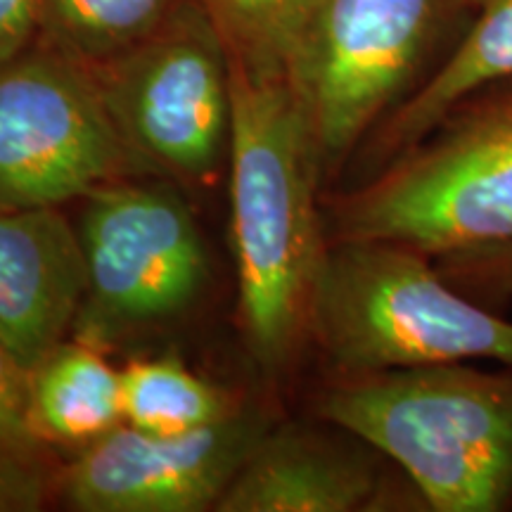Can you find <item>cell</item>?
I'll list each match as a JSON object with an SVG mask.
<instances>
[{"label": "cell", "instance_id": "cell-17", "mask_svg": "<svg viewBox=\"0 0 512 512\" xmlns=\"http://www.w3.org/2000/svg\"><path fill=\"white\" fill-rule=\"evenodd\" d=\"M43 444L31 420L29 370L0 344V453L41 456Z\"/></svg>", "mask_w": 512, "mask_h": 512}, {"label": "cell", "instance_id": "cell-14", "mask_svg": "<svg viewBox=\"0 0 512 512\" xmlns=\"http://www.w3.org/2000/svg\"><path fill=\"white\" fill-rule=\"evenodd\" d=\"M195 0H38L36 41L83 67L128 53Z\"/></svg>", "mask_w": 512, "mask_h": 512}, {"label": "cell", "instance_id": "cell-11", "mask_svg": "<svg viewBox=\"0 0 512 512\" xmlns=\"http://www.w3.org/2000/svg\"><path fill=\"white\" fill-rule=\"evenodd\" d=\"M380 479L366 453L323 434L268 430L226 486L219 512H356L373 508Z\"/></svg>", "mask_w": 512, "mask_h": 512}, {"label": "cell", "instance_id": "cell-7", "mask_svg": "<svg viewBox=\"0 0 512 512\" xmlns=\"http://www.w3.org/2000/svg\"><path fill=\"white\" fill-rule=\"evenodd\" d=\"M79 238L88 292L76 332L95 347L183 316L202 297L209 256L171 188L124 178L83 197Z\"/></svg>", "mask_w": 512, "mask_h": 512}, {"label": "cell", "instance_id": "cell-18", "mask_svg": "<svg viewBox=\"0 0 512 512\" xmlns=\"http://www.w3.org/2000/svg\"><path fill=\"white\" fill-rule=\"evenodd\" d=\"M448 283L475 297H512V240L439 256Z\"/></svg>", "mask_w": 512, "mask_h": 512}, {"label": "cell", "instance_id": "cell-3", "mask_svg": "<svg viewBox=\"0 0 512 512\" xmlns=\"http://www.w3.org/2000/svg\"><path fill=\"white\" fill-rule=\"evenodd\" d=\"M309 332L344 373L475 358L512 368L510 320L463 297L430 256L399 242H328Z\"/></svg>", "mask_w": 512, "mask_h": 512}, {"label": "cell", "instance_id": "cell-5", "mask_svg": "<svg viewBox=\"0 0 512 512\" xmlns=\"http://www.w3.org/2000/svg\"><path fill=\"white\" fill-rule=\"evenodd\" d=\"M460 0H318L287 81L320 169L335 171L403 98Z\"/></svg>", "mask_w": 512, "mask_h": 512}, {"label": "cell", "instance_id": "cell-8", "mask_svg": "<svg viewBox=\"0 0 512 512\" xmlns=\"http://www.w3.org/2000/svg\"><path fill=\"white\" fill-rule=\"evenodd\" d=\"M91 72L119 133L152 171L207 185L228 162L230 62L200 5Z\"/></svg>", "mask_w": 512, "mask_h": 512}, {"label": "cell", "instance_id": "cell-10", "mask_svg": "<svg viewBox=\"0 0 512 512\" xmlns=\"http://www.w3.org/2000/svg\"><path fill=\"white\" fill-rule=\"evenodd\" d=\"M88 292L79 230L60 207L0 211V344L29 373L67 339Z\"/></svg>", "mask_w": 512, "mask_h": 512}, {"label": "cell", "instance_id": "cell-4", "mask_svg": "<svg viewBox=\"0 0 512 512\" xmlns=\"http://www.w3.org/2000/svg\"><path fill=\"white\" fill-rule=\"evenodd\" d=\"M332 240L434 256L512 240V88L477 93L375 181L342 197Z\"/></svg>", "mask_w": 512, "mask_h": 512}, {"label": "cell", "instance_id": "cell-15", "mask_svg": "<svg viewBox=\"0 0 512 512\" xmlns=\"http://www.w3.org/2000/svg\"><path fill=\"white\" fill-rule=\"evenodd\" d=\"M124 422L152 434H185L233 413L214 384L178 358H140L121 370Z\"/></svg>", "mask_w": 512, "mask_h": 512}, {"label": "cell", "instance_id": "cell-20", "mask_svg": "<svg viewBox=\"0 0 512 512\" xmlns=\"http://www.w3.org/2000/svg\"><path fill=\"white\" fill-rule=\"evenodd\" d=\"M38 19V0H0V64L34 46Z\"/></svg>", "mask_w": 512, "mask_h": 512}, {"label": "cell", "instance_id": "cell-12", "mask_svg": "<svg viewBox=\"0 0 512 512\" xmlns=\"http://www.w3.org/2000/svg\"><path fill=\"white\" fill-rule=\"evenodd\" d=\"M477 19L446 62L384 121L377 150L399 157L448 114L503 81H512V0H479Z\"/></svg>", "mask_w": 512, "mask_h": 512}, {"label": "cell", "instance_id": "cell-13", "mask_svg": "<svg viewBox=\"0 0 512 512\" xmlns=\"http://www.w3.org/2000/svg\"><path fill=\"white\" fill-rule=\"evenodd\" d=\"M31 420L43 441L91 444L124 422L121 370L91 342H64L29 373Z\"/></svg>", "mask_w": 512, "mask_h": 512}, {"label": "cell", "instance_id": "cell-2", "mask_svg": "<svg viewBox=\"0 0 512 512\" xmlns=\"http://www.w3.org/2000/svg\"><path fill=\"white\" fill-rule=\"evenodd\" d=\"M318 411L394 460L432 510L512 505V373L463 363L344 373Z\"/></svg>", "mask_w": 512, "mask_h": 512}, {"label": "cell", "instance_id": "cell-21", "mask_svg": "<svg viewBox=\"0 0 512 512\" xmlns=\"http://www.w3.org/2000/svg\"><path fill=\"white\" fill-rule=\"evenodd\" d=\"M479 0H460V5H463V10H472Z\"/></svg>", "mask_w": 512, "mask_h": 512}, {"label": "cell", "instance_id": "cell-19", "mask_svg": "<svg viewBox=\"0 0 512 512\" xmlns=\"http://www.w3.org/2000/svg\"><path fill=\"white\" fill-rule=\"evenodd\" d=\"M48 498V477L41 456L0 453V512L41 510Z\"/></svg>", "mask_w": 512, "mask_h": 512}, {"label": "cell", "instance_id": "cell-16", "mask_svg": "<svg viewBox=\"0 0 512 512\" xmlns=\"http://www.w3.org/2000/svg\"><path fill=\"white\" fill-rule=\"evenodd\" d=\"M228 60L254 76H287L318 0H195Z\"/></svg>", "mask_w": 512, "mask_h": 512}, {"label": "cell", "instance_id": "cell-1", "mask_svg": "<svg viewBox=\"0 0 512 512\" xmlns=\"http://www.w3.org/2000/svg\"><path fill=\"white\" fill-rule=\"evenodd\" d=\"M230 95V230L240 318L254 356L275 368L309 332L328 247L316 207L323 169L287 76H254L230 62Z\"/></svg>", "mask_w": 512, "mask_h": 512}, {"label": "cell", "instance_id": "cell-9", "mask_svg": "<svg viewBox=\"0 0 512 512\" xmlns=\"http://www.w3.org/2000/svg\"><path fill=\"white\" fill-rule=\"evenodd\" d=\"M266 432L259 415L242 411L185 434L121 422L64 467L57 489L79 512H202L216 508Z\"/></svg>", "mask_w": 512, "mask_h": 512}, {"label": "cell", "instance_id": "cell-6", "mask_svg": "<svg viewBox=\"0 0 512 512\" xmlns=\"http://www.w3.org/2000/svg\"><path fill=\"white\" fill-rule=\"evenodd\" d=\"M152 174L119 133L91 72L36 41L0 64V211L62 207Z\"/></svg>", "mask_w": 512, "mask_h": 512}]
</instances>
